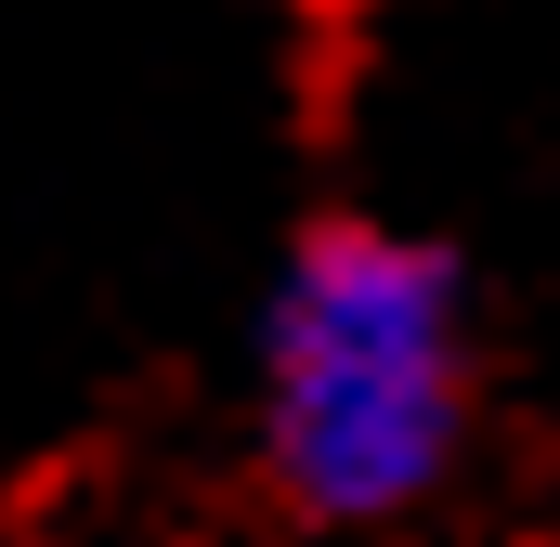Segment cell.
Masks as SVG:
<instances>
[{
  "instance_id": "cell-1",
  "label": "cell",
  "mask_w": 560,
  "mask_h": 547,
  "mask_svg": "<svg viewBox=\"0 0 560 547\" xmlns=\"http://www.w3.org/2000/svg\"><path fill=\"white\" fill-rule=\"evenodd\" d=\"M469 430L456 261L378 222H326L261 313V456L313 522H405Z\"/></svg>"
}]
</instances>
